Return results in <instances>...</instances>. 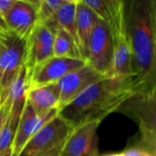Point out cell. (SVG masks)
I'll return each mask as SVG.
<instances>
[{"instance_id":"cell-1","label":"cell","mask_w":156,"mask_h":156,"mask_svg":"<svg viewBox=\"0 0 156 156\" xmlns=\"http://www.w3.org/2000/svg\"><path fill=\"white\" fill-rule=\"evenodd\" d=\"M140 92L151 93L145 91L143 82L135 74L129 77H104L59 109L58 115L71 128L90 122H101Z\"/></svg>"},{"instance_id":"cell-2","label":"cell","mask_w":156,"mask_h":156,"mask_svg":"<svg viewBox=\"0 0 156 156\" xmlns=\"http://www.w3.org/2000/svg\"><path fill=\"white\" fill-rule=\"evenodd\" d=\"M126 33L132 52L133 72L146 92L156 91V3L124 1Z\"/></svg>"},{"instance_id":"cell-3","label":"cell","mask_w":156,"mask_h":156,"mask_svg":"<svg viewBox=\"0 0 156 156\" xmlns=\"http://www.w3.org/2000/svg\"><path fill=\"white\" fill-rule=\"evenodd\" d=\"M109 14L106 23L109 26L113 46L112 76L129 77L133 75L132 52L126 33L124 1L108 0Z\"/></svg>"},{"instance_id":"cell-4","label":"cell","mask_w":156,"mask_h":156,"mask_svg":"<svg viewBox=\"0 0 156 156\" xmlns=\"http://www.w3.org/2000/svg\"><path fill=\"white\" fill-rule=\"evenodd\" d=\"M156 91L151 93L140 92L129 99L119 110H125L137 122L141 140L138 148L144 149L155 155Z\"/></svg>"},{"instance_id":"cell-5","label":"cell","mask_w":156,"mask_h":156,"mask_svg":"<svg viewBox=\"0 0 156 156\" xmlns=\"http://www.w3.org/2000/svg\"><path fill=\"white\" fill-rule=\"evenodd\" d=\"M26 40L8 28L0 27V106L23 64Z\"/></svg>"},{"instance_id":"cell-6","label":"cell","mask_w":156,"mask_h":156,"mask_svg":"<svg viewBox=\"0 0 156 156\" xmlns=\"http://www.w3.org/2000/svg\"><path fill=\"white\" fill-rule=\"evenodd\" d=\"M71 131L72 128L58 115L33 135L19 156H60Z\"/></svg>"},{"instance_id":"cell-7","label":"cell","mask_w":156,"mask_h":156,"mask_svg":"<svg viewBox=\"0 0 156 156\" xmlns=\"http://www.w3.org/2000/svg\"><path fill=\"white\" fill-rule=\"evenodd\" d=\"M86 61L89 66L101 75L114 77L112 76V40L108 24L101 19L97 21L91 32Z\"/></svg>"},{"instance_id":"cell-8","label":"cell","mask_w":156,"mask_h":156,"mask_svg":"<svg viewBox=\"0 0 156 156\" xmlns=\"http://www.w3.org/2000/svg\"><path fill=\"white\" fill-rule=\"evenodd\" d=\"M55 30L46 25L37 24L26 39L23 66L29 80L48 60L53 58Z\"/></svg>"},{"instance_id":"cell-9","label":"cell","mask_w":156,"mask_h":156,"mask_svg":"<svg viewBox=\"0 0 156 156\" xmlns=\"http://www.w3.org/2000/svg\"><path fill=\"white\" fill-rule=\"evenodd\" d=\"M58 112V109H54L41 116H37L30 106L29 102L27 101L11 145V156H19L20 153L28 141L33 137V135L51 120L57 117Z\"/></svg>"},{"instance_id":"cell-10","label":"cell","mask_w":156,"mask_h":156,"mask_svg":"<svg viewBox=\"0 0 156 156\" xmlns=\"http://www.w3.org/2000/svg\"><path fill=\"white\" fill-rule=\"evenodd\" d=\"M100 123L90 122L72 128L64 144L60 156H98L97 130Z\"/></svg>"},{"instance_id":"cell-11","label":"cell","mask_w":156,"mask_h":156,"mask_svg":"<svg viewBox=\"0 0 156 156\" xmlns=\"http://www.w3.org/2000/svg\"><path fill=\"white\" fill-rule=\"evenodd\" d=\"M102 78L104 76L95 71L88 64L66 75L57 82L59 91V109L71 102L89 86Z\"/></svg>"},{"instance_id":"cell-12","label":"cell","mask_w":156,"mask_h":156,"mask_svg":"<svg viewBox=\"0 0 156 156\" xmlns=\"http://www.w3.org/2000/svg\"><path fill=\"white\" fill-rule=\"evenodd\" d=\"M86 64V60L82 58L53 57L34 73L30 80V88L57 83L69 73Z\"/></svg>"},{"instance_id":"cell-13","label":"cell","mask_w":156,"mask_h":156,"mask_svg":"<svg viewBox=\"0 0 156 156\" xmlns=\"http://www.w3.org/2000/svg\"><path fill=\"white\" fill-rule=\"evenodd\" d=\"M4 21L9 30L26 40L37 25L36 1L15 0Z\"/></svg>"},{"instance_id":"cell-14","label":"cell","mask_w":156,"mask_h":156,"mask_svg":"<svg viewBox=\"0 0 156 156\" xmlns=\"http://www.w3.org/2000/svg\"><path fill=\"white\" fill-rule=\"evenodd\" d=\"M27 101L37 116L54 109L59 110V91L57 83L30 88L27 94Z\"/></svg>"},{"instance_id":"cell-15","label":"cell","mask_w":156,"mask_h":156,"mask_svg":"<svg viewBox=\"0 0 156 156\" xmlns=\"http://www.w3.org/2000/svg\"><path fill=\"white\" fill-rule=\"evenodd\" d=\"M99 19L100 18L83 3L82 0H77L76 27L80 48V55L84 60H86L87 58L88 46L91 32Z\"/></svg>"},{"instance_id":"cell-16","label":"cell","mask_w":156,"mask_h":156,"mask_svg":"<svg viewBox=\"0 0 156 156\" xmlns=\"http://www.w3.org/2000/svg\"><path fill=\"white\" fill-rule=\"evenodd\" d=\"M76 3L77 0H65L54 17L45 25L54 30L57 27L65 30L73 38L80 52L76 27Z\"/></svg>"},{"instance_id":"cell-17","label":"cell","mask_w":156,"mask_h":156,"mask_svg":"<svg viewBox=\"0 0 156 156\" xmlns=\"http://www.w3.org/2000/svg\"><path fill=\"white\" fill-rule=\"evenodd\" d=\"M53 57L82 58L73 38L65 30L59 27L55 28L53 41Z\"/></svg>"},{"instance_id":"cell-18","label":"cell","mask_w":156,"mask_h":156,"mask_svg":"<svg viewBox=\"0 0 156 156\" xmlns=\"http://www.w3.org/2000/svg\"><path fill=\"white\" fill-rule=\"evenodd\" d=\"M65 0H38L37 5V24L45 25L54 17Z\"/></svg>"},{"instance_id":"cell-19","label":"cell","mask_w":156,"mask_h":156,"mask_svg":"<svg viewBox=\"0 0 156 156\" xmlns=\"http://www.w3.org/2000/svg\"><path fill=\"white\" fill-rule=\"evenodd\" d=\"M122 154L123 156H155L154 154H151L150 152L142 148H138V147L130 148L126 150L125 152H123Z\"/></svg>"},{"instance_id":"cell-20","label":"cell","mask_w":156,"mask_h":156,"mask_svg":"<svg viewBox=\"0 0 156 156\" xmlns=\"http://www.w3.org/2000/svg\"><path fill=\"white\" fill-rule=\"evenodd\" d=\"M15 0H0V16L5 19L7 13L12 8Z\"/></svg>"},{"instance_id":"cell-21","label":"cell","mask_w":156,"mask_h":156,"mask_svg":"<svg viewBox=\"0 0 156 156\" xmlns=\"http://www.w3.org/2000/svg\"><path fill=\"white\" fill-rule=\"evenodd\" d=\"M9 112V102L7 101H5V103L0 106V132L4 126V123L6 120L7 114Z\"/></svg>"},{"instance_id":"cell-22","label":"cell","mask_w":156,"mask_h":156,"mask_svg":"<svg viewBox=\"0 0 156 156\" xmlns=\"http://www.w3.org/2000/svg\"><path fill=\"white\" fill-rule=\"evenodd\" d=\"M0 27H2V28H7L6 26H5V23L4 21V19L1 16H0Z\"/></svg>"},{"instance_id":"cell-23","label":"cell","mask_w":156,"mask_h":156,"mask_svg":"<svg viewBox=\"0 0 156 156\" xmlns=\"http://www.w3.org/2000/svg\"><path fill=\"white\" fill-rule=\"evenodd\" d=\"M105 156H123V154H122V153H121V154H109V155Z\"/></svg>"},{"instance_id":"cell-24","label":"cell","mask_w":156,"mask_h":156,"mask_svg":"<svg viewBox=\"0 0 156 156\" xmlns=\"http://www.w3.org/2000/svg\"><path fill=\"white\" fill-rule=\"evenodd\" d=\"M4 156H11V154H10V152L9 153H7V154H5Z\"/></svg>"}]
</instances>
